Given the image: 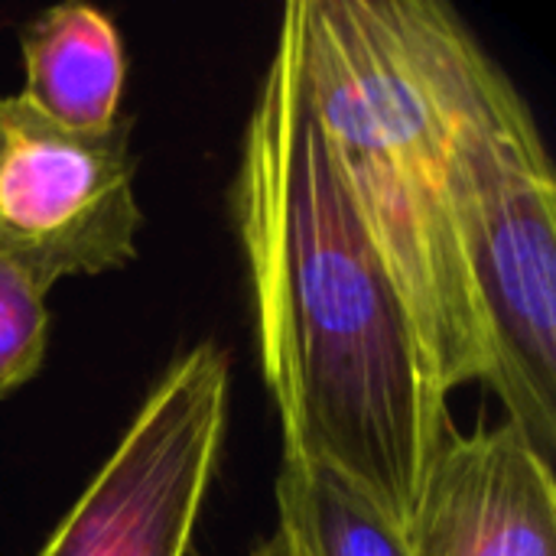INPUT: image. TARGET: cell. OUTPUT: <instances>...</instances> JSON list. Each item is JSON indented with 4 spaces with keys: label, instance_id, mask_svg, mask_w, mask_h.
I'll list each match as a JSON object with an SVG mask.
<instances>
[{
    "label": "cell",
    "instance_id": "cell-2",
    "mask_svg": "<svg viewBox=\"0 0 556 556\" xmlns=\"http://www.w3.org/2000/svg\"><path fill=\"white\" fill-rule=\"evenodd\" d=\"M332 173L384 261L446 394L485 384L453 127L485 49L440 0H293L280 13Z\"/></svg>",
    "mask_w": 556,
    "mask_h": 556
},
{
    "label": "cell",
    "instance_id": "cell-4",
    "mask_svg": "<svg viewBox=\"0 0 556 556\" xmlns=\"http://www.w3.org/2000/svg\"><path fill=\"white\" fill-rule=\"evenodd\" d=\"M228 401L225 349L205 339L176 355L36 556H189L218 479Z\"/></svg>",
    "mask_w": 556,
    "mask_h": 556
},
{
    "label": "cell",
    "instance_id": "cell-9",
    "mask_svg": "<svg viewBox=\"0 0 556 556\" xmlns=\"http://www.w3.org/2000/svg\"><path fill=\"white\" fill-rule=\"evenodd\" d=\"M49 352L46 293L13 261L0 257V401L29 384Z\"/></svg>",
    "mask_w": 556,
    "mask_h": 556
},
{
    "label": "cell",
    "instance_id": "cell-6",
    "mask_svg": "<svg viewBox=\"0 0 556 556\" xmlns=\"http://www.w3.org/2000/svg\"><path fill=\"white\" fill-rule=\"evenodd\" d=\"M410 556H556L554 463L521 427H450L407 528Z\"/></svg>",
    "mask_w": 556,
    "mask_h": 556
},
{
    "label": "cell",
    "instance_id": "cell-3",
    "mask_svg": "<svg viewBox=\"0 0 556 556\" xmlns=\"http://www.w3.org/2000/svg\"><path fill=\"white\" fill-rule=\"evenodd\" d=\"M456 215L505 420L556 453V176L534 111L479 52L453 127Z\"/></svg>",
    "mask_w": 556,
    "mask_h": 556
},
{
    "label": "cell",
    "instance_id": "cell-8",
    "mask_svg": "<svg viewBox=\"0 0 556 556\" xmlns=\"http://www.w3.org/2000/svg\"><path fill=\"white\" fill-rule=\"evenodd\" d=\"M277 534L293 556H410L407 538L349 482L283 463L274 482Z\"/></svg>",
    "mask_w": 556,
    "mask_h": 556
},
{
    "label": "cell",
    "instance_id": "cell-5",
    "mask_svg": "<svg viewBox=\"0 0 556 556\" xmlns=\"http://www.w3.org/2000/svg\"><path fill=\"white\" fill-rule=\"evenodd\" d=\"M134 117L78 134L20 91L0 94V257L42 293L137 261L143 212L134 192Z\"/></svg>",
    "mask_w": 556,
    "mask_h": 556
},
{
    "label": "cell",
    "instance_id": "cell-7",
    "mask_svg": "<svg viewBox=\"0 0 556 556\" xmlns=\"http://www.w3.org/2000/svg\"><path fill=\"white\" fill-rule=\"evenodd\" d=\"M23 98L78 134H104L121 114L127 52L117 23L88 3H59L20 29Z\"/></svg>",
    "mask_w": 556,
    "mask_h": 556
},
{
    "label": "cell",
    "instance_id": "cell-1",
    "mask_svg": "<svg viewBox=\"0 0 556 556\" xmlns=\"http://www.w3.org/2000/svg\"><path fill=\"white\" fill-rule=\"evenodd\" d=\"M283 463L319 466L404 538L453 427L420 332L352 212L277 33L228 192Z\"/></svg>",
    "mask_w": 556,
    "mask_h": 556
},
{
    "label": "cell",
    "instance_id": "cell-10",
    "mask_svg": "<svg viewBox=\"0 0 556 556\" xmlns=\"http://www.w3.org/2000/svg\"><path fill=\"white\" fill-rule=\"evenodd\" d=\"M248 556H293L290 554V547H287V541L274 531L270 538H264V541H257L251 551H248Z\"/></svg>",
    "mask_w": 556,
    "mask_h": 556
}]
</instances>
